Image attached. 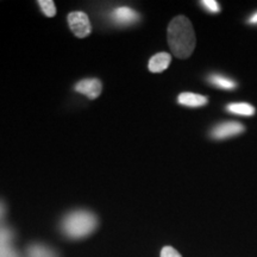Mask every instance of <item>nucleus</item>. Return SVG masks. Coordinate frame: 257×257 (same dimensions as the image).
<instances>
[{"label": "nucleus", "instance_id": "obj_1", "mask_svg": "<svg viewBox=\"0 0 257 257\" xmlns=\"http://www.w3.org/2000/svg\"><path fill=\"white\" fill-rule=\"evenodd\" d=\"M168 43L173 54L178 59H187L194 51L195 34L189 19L178 16L170 22L168 27Z\"/></svg>", "mask_w": 257, "mask_h": 257}, {"label": "nucleus", "instance_id": "obj_2", "mask_svg": "<svg viewBox=\"0 0 257 257\" xmlns=\"http://www.w3.org/2000/svg\"><path fill=\"white\" fill-rule=\"evenodd\" d=\"M96 226H98V218L94 213L85 210L70 212L61 223L62 232L72 239H80L88 236L96 229Z\"/></svg>", "mask_w": 257, "mask_h": 257}, {"label": "nucleus", "instance_id": "obj_3", "mask_svg": "<svg viewBox=\"0 0 257 257\" xmlns=\"http://www.w3.org/2000/svg\"><path fill=\"white\" fill-rule=\"evenodd\" d=\"M68 24L70 30L76 37H87L92 32V24L89 22L88 16L85 12H72L68 15Z\"/></svg>", "mask_w": 257, "mask_h": 257}, {"label": "nucleus", "instance_id": "obj_4", "mask_svg": "<svg viewBox=\"0 0 257 257\" xmlns=\"http://www.w3.org/2000/svg\"><path fill=\"white\" fill-rule=\"evenodd\" d=\"M244 130H245V127L239 121H223V123L218 124L212 128L211 137L213 140H226V138L238 136V135L244 133Z\"/></svg>", "mask_w": 257, "mask_h": 257}, {"label": "nucleus", "instance_id": "obj_5", "mask_svg": "<svg viewBox=\"0 0 257 257\" xmlns=\"http://www.w3.org/2000/svg\"><path fill=\"white\" fill-rule=\"evenodd\" d=\"M110 19L112 23L119 27H128V25L136 24L141 19V16L138 12L135 11L134 9L128 8V6H118L112 10L110 14Z\"/></svg>", "mask_w": 257, "mask_h": 257}, {"label": "nucleus", "instance_id": "obj_6", "mask_svg": "<svg viewBox=\"0 0 257 257\" xmlns=\"http://www.w3.org/2000/svg\"><path fill=\"white\" fill-rule=\"evenodd\" d=\"M102 89L101 82L98 79H85L75 85V91L87 95L89 99H95L100 95Z\"/></svg>", "mask_w": 257, "mask_h": 257}, {"label": "nucleus", "instance_id": "obj_7", "mask_svg": "<svg viewBox=\"0 0 257 257\" xmlns=\"http://www.w3.org/2000/svg\"><path fill=\"white\" fill-rule=\"evenodd\" d=\"M170 62H172V56L168 53H157L154 55L152 59L149 60L148 63V68L153 73H161L166 70L169 67Z\"/></svg>", "mask_w": 257, "mask_h": 257}, {"label": "nucleus", "instance_id": "obj_8", "mask_svg": "<svg viewBox=\"0 0 257 257\" xmlns=\"http://www.w3.org/2000/svg\"><path fill=\"white\" fill-rule=\"evenodd\" d=\"M179 104L187 106V107H201L208 102V98L205 95L197 94V93L185 92L181 93L178 98Z\"/></svg>", "mask_w": 257, "mask_h": 257}, {"label": "nucleus", "instance_id": "obj_9", "mask_svg": "<svg viewBox=\"0 0 257 257\" xmlns=\"http://www.w3.org/2000/svg\"><path fill=\"white\" fill-rule=\"evenodd\" d=\"M207 80L211 85L214 86V87L224 89V91H233V89L238 87V83L234 81V80L227 78V76H225L223 74L219 73L210 74Z\"/></svg>", "mask_w": 257, "mask_h": 257}, {"label": "nucleus", "instance_id": "obj_10", "mask_svg": "<svg viewBox=\"0 0 257 257\" xmlns=\"http://www.w3.org/2000/svg\"><path fill=\"white\" fill-rule=\"evenodd\" d=\"M28 257H59L55 250H53L49 246L44 245V244H31L27 249Z\"/></svg>", "mask_w": 257, "mask_h": 257}, {"label": "nucleus", "instance_id": "obj_11", "mask_svg": "<svg viewBox=\"0 0 257 257\" xmlns=\"http://www.w3.org/2000/svg\"><path fill=\"white\" fill-rule=\"evenodd\" d=\"M226 111L232 114L243 115V117H251L255 114V107L248 102H231L226 106Z\"/></svg>", "mask_w": 257, "mask_h": 257}, {"label": "nucleus", "instance_id": "obj_12", "mask_svg": "<svg viewBox=\"0 0 257 257\" xmlns=\"http://www.w3.org/2000/svg\"><path fill=\"white\" fill-rule=\"evenodd\" d=\"M15 238V232L11 227L0 224V245L12 244Z\"/></svg>", "mask_w": 257, "mask_h": 257}, {"label": "nucleus", "instance_id": "obj_13", "mask_svg": "<svg viewBox=\"0 0 257 257\" xmlns=\"http://www.w3.org/2000/svg\"><path fill=\"white\" fill-rule=\"evenodd\" d=\"M38 5L43 11V14L48 16V17H54L56 15V6L55 3L51 2V0H40Z\"/></svg>", "mask_w": 257, "mask_h": 257}, {"label": "nucleus", "instance_id": "obj_14", "mask_svg": "<svg viewBox=\"0 0 257 257\" xmlns=\"http://www.w3.org/2000/svg\"><path fill=\"white\" fill-rule=\"evenodd\" d=\"M200 5L210 14L217 15L220 12V5L216 0H202V2H200Z\"/></svg>", "mask_w": 257, "mask_h": 257}, {"label": "nucleus", "instance_id": "obj_15", "mask_svg": "<svg viewBox=\"0 0 257 257\" xmlns=\"http://www.w3.org/2000/svg\"><path fill=\"white\" fill-rule=\"evenodd\" d=\"M0 257H19V253L12 244H6V245H0Z\"/></svg>", "mask_w": 257, "mask_h": 257}, {"label": "nucleus", "instance_id": "obj_16", "mask_svg": "<svg viewBox=\"0 0 257 257\" xmlns=\"http://www.w3.org/2000/svg\"><path fill=\"white\" fill-rule=\"evenodd\" d=\"M161 257H182L180 255L178 250H175L173 246H165L161 250Z\"/></svg>", "mask_w": 257, "mask_h": 257}, {"label": "nucleus", "instance_id": "obj_17", "mask_svg": "<svg viewBox=\"0 0 257 257\" xmlns=\"http://www.w3.org/2000/svg\"><path fill=\"white\" fill-rule=\"evenodd\" d=\"M6 216V205L0 200V223H2L3 219H4Z\"/></svg>", "mask_w": 257, "mask_h": 257}, {"label": "nucleus", "instance_id": "obj_18", "mask_svg": "<svg viewBox=\"0 0 257 257\" xmlns=\"http://www.w3.org/2000/svg\"><path fill=\"white\" fill-rule=\"evenodd\" d=\"M248 23L250 25H257V11L248 18Z\"/></svg>", "mask_w": 257, "mask_h": 257}]
</instances>
